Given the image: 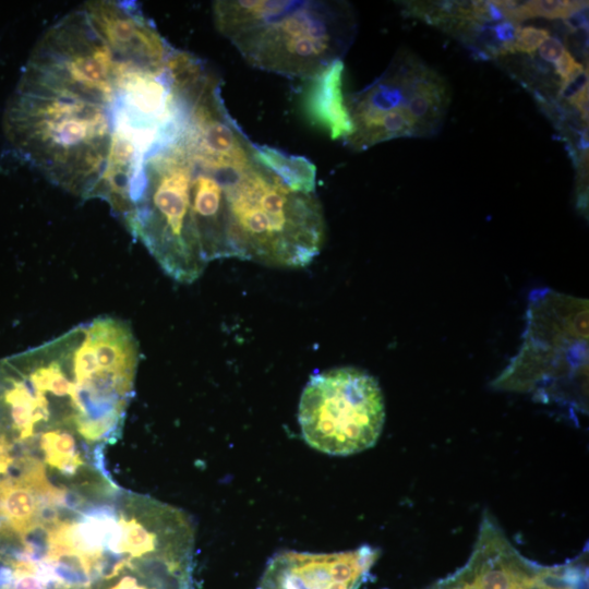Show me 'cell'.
<instances>
[{
    "instance_id": "1",
    "label": "cell",
    "mask_w": 589,
    "mask_h": 589,
    "mask_svg": "<svg viewBox=\"0 0 589 589\" xmlns=\"http://www.w3.org/2000/svg\"><path fill=\"white\" fill-rule=\"evenodd\" d=\"M121 83L74 79L27 62L4 111L5 136L49 181L76 196L97 197Z\"/></svg>"
},
{
    "instance_id": "14",
    "label": "cell",
    "mask_w": 589,
    "mask_h": 589,
    "mask_svg": "<svg viewBox=\"0 0 589 589\" xmlns=\"http://www.w3.org/2000/svg\"><path fill=\"white\" fill-rule=\"evenodd\" d=\"M564 50V45L560 39L555 37H549L538 48V55L543 61L555 63L560 59Z\"/></svg>"
},
{
    "instance_id": "7",
    "label": "cell",
    "mask_w": 589,
    "mask_h": 589,
    "mask_svg": "<svg viewBox=\"0 0 589 589\" xmlns=\"http://www.w3.org/2000/svg\"><path fill=\"white\" fill-rule=\"evenodd\" d=\"M378 555L366 544L335 553L283 551L268 561L257 589H359Z\"/></svg>"
},
{
    "instance_id": "10",
    "label": "cell",
    "mask_w": 589,
    "mask_h": 589,
    "mask_svg": "<svg viewBox=\"0 0 589 589\" xmlns=\"http://www.w3.org/2000/svg\"><path fill=\"white\" fill-rule=\"evenodd\" d=\"M254 158L290 189L314 193L316 168L308 158L268 145H254Z\"/></svg>"
},
{
    "instance_id": "5",
    "label": "cell",
    "mask_w": 589,
    "mask_h": 589,
    "mask_svg": "<svg viewBox=\"0 0 589 589\" xmlns=\"http://www.w3.org/2000/svg\"><path fill=\"white\" fill-rule=\"evenodd\" d=\"M298 420L304 441L333 456L369 449L385 421V404L377 381L353 366L311 376L303 388Z\"/></svg>"
},
{
    "instance_id": "15",
    "label": "cell",
    "mask_w": 589,
    "mask_h": 589,
    "mask_svg": "<svg viewBox=\"0 0 589 589\" xmlns=\"http://www.w3.org/2000/svg\"><path fill=\"white\" fill-rule=\"evenodd\" d=\"M588 8L579 10L568 17L564 19V23L567 26L568 31L577 32L581 29H587L588 27Z\"/></svg>"
},
{
    "instance_id": "8",
    "label": "cell",
    "mask_w": 589,
    "mask_h": 589,
    "mask_svg": "<svg viewBox=\"0 0 589 589\" xmlns=\"http://www.w3.org/2000/svg\"><path fill=\"white\" fill-rule=\"evenodd\" d=\"M89 21L119 57L155 72L166 69L172 47L135 4L88 1L83 7Z\"/></svg>"
},
{
    "instance_id": "3",
    "label": "cell",
    "mask_w": 589,
    "mask_h": 589,
    "mask_svg": "<svg viewBox=\"0 0 589 589\" xmlns=\"http://www.w3.org/2000/svg\"><path fill=\"white\" fill-rule=\"evenodd\" d=\"M226 190L233 257L303 267L320 253L325 221L314 193L290 189L257 161Z\"/></svg>"
},
{
    "instance_id": "12",
    "label": "cell",
    "mask_w": 589,
    "mask_h": 589,
    "mask_svg": "<svg viewBox=\"0 0 589 589\" xmlns=\"http://www.w3.org/2000/svg\"><path fill=\"white\" fill-rule=\"evenodd\" d=\"M582 70H585L584 65L577 62L570 51L566 49L554 64V72L560 77V84L566 82Z\"/></svg>"
},
{
    "instance_id": "11",
    "label": "cell",
    "mask_w": 589,
    "mask_h": 589,
    "mask_svg": "<svg viewBox=\"0 0 589 589\" xmlns=\"http://www.w3.org/2000/svg\"><path fill=\"white\" fill-rule=\"evenodd\" d=\"M549 31L534 26L520 27L515 41L510 46V53L534 52L548 38Z\"/></svg>"
},
{
    "instance_id": "13",
    "label": "cell",
    "mask_w": 589,
    "mask_h": 589,
    "mask_svg": "<svg viewBox=\"0 0 589 589\" xmlns=\"http://www.w3.org/2000/svg\"><path fill=\"white\" fill-rule=\"evenodd\" d=\"M519 29V24L507 20L493 24L494 36L504 46L506 53H510V46L515 41Z\"/></svg>"
},
{
    "instance_id": "6",
    "label": "cell",
    "mask_w": 589,
    "mask_h": 589,
    "mask_svg": "<svg viewBox=\"0 0 589 589\" xmlns=\"http://www.w3.org/2000/svg\"><path fill=\"white\" fill-rule=\"evenodd\" d=\"M587 579L584 562L540 565L507 539L489 538L474 544L464 566L426 589H587Z\"/></svg>"
},
{
    "instance_id": "4",
    "label": "cell",
    "mask_w": 589,
    "mask_h": 589,
    "mask_svg": "<svg viewBox=\"0 0 589 589\" xmlns=\"http://www.w3.org/2000/svg\"><path fill=\"white\" fill-rule=\"evenodd\" d=\"M356 151L399 137L436 135L450 103L446 80L414 53L400 51L370 85L349 96Z\"/></svg>"
},
{
    "instance_id": "2",
    "label": "cell",
    "mask_w": 589,
    "mask_h": 589,
    "mask_svg": "<svg viewBox=\"0 0 589 589\" xmlns=\"http://www.w3.org/2000/svg\"><path fill=\"white\" fill-rule=\"evenodd\" d=\"M215 24L251 65L304 80L348 50L350 5L337 1H216Z\"/></svg>"
},
{
    "instance_id": "9",
    "label": "cell",
    "mask_w": 589,
    "mask_h": 589,
    "mask_svg": "<svg viewBox=\"0 0 589 589\" xmlns=\"http://www.w3.org/2000/svg\"><path fill=\"white\" fill-rule=\"evenodd\" d=\"M344 62L338 59L305 80L300 105L310 123L332 140L345 141L354 127L342 91Z\"/></svg>"
}]
</instances>
